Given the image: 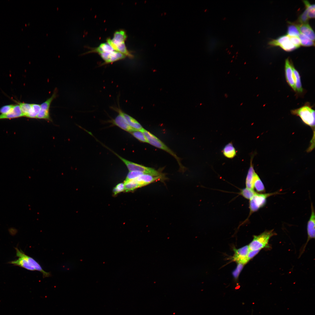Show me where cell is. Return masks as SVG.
Returning a JSON list of instances; mask_svg holds the SVG:
<instances>
[{
	"label": "cell",
	"instance_id": "5",
	"mask_svg": "<svg viewBox=\"0 0 315 315\" xmlns=\"http://www.w3.org/2000/svg\"><path fill=\"white\" fill-rule=\"evenodd\" d=\"M143 133L146 136L148 143L151 145L162 149L173 156L177 160L180 166H181L180 162L179 159L176 154L159 139L150 132L144 128L139 130Z\"/></svg>",
	"mask_w": 315,
	"mask_h": 315
},
{
	"label": "cell",
	"instance_id": "23",
	"mask_svg": "<svg viewBox=\"0 0 315 315\" xmlns=\"http://www.w3.org/2000/svg\"><path fill=\"white\" fill-rule=\"evenodd\" d=\"M253 186L254 189L255 188L258 192H265V189L264 185L256 173H255L254 178Z\"/></svg>",
	"mask_w": 315,
	"mask_h": 315
},
{
	"label": "cell",
	"instance_id": "10",
	"mask_svg": "<svg viewBox=\"0 0 315 315\" xmlns=\"http://www.w3.org/2000/svg\"><path fill=\"white\" fill-rule=\"evenodd\" d=\"M99 54L104 61V63L102 64L103 65L123 59L126 56L123 54L115 50L110 52H102Z\"/></svg>",
	"mask_w": 315,
	"mask_h": 315
},
{
	"label": "cell",
	"instance_id": "19",
	"mask_svg": "<svg viewBox=\"0 0 315 315\" xmlns=\"http://www.w3.org/2000/svg\"><path fill=\"white\" fill-rule=\"evenodd\" d=\"M114 50L108 44L103 43H101L98 47L97 48H91V50L86 52L83 54L92 52H96L99 54L102 52H110Z\"/></svg>",
	"mask_w": 315,
	"mask_h": 315
},
{
	"label": "cell",
	"instance_id": "34",
	"mask_svg": "<svg viewBox=\"0 0 315 315\" xmlns=\"http://www.w3.org/2000/svg\"><path fill=\"white\" fill-rule=\"evenodd\" d=\"M289 37L290 41L297 48L300 46L301 45L300 41L298 36H289Z\"/></svg>",
	"mask_w": 315,
	"mask_h": 315
},
{
	"label": "cell",
	"instance_id": "37",
	"mask_svg": "<svg viewBox=\"0 0 315 315\" xmlns=\"http://www.w3.org/2000/svg\"><path fill=\"white\" fill-rule=\"evenodd\" d=\"M260 250H249L247 255L249 261L255 256L259 252Z\"/></svg>",
	"mask_w": 315,
	"mask_h": 315
},
{
	"label": "cell",
	"instance_id": "9",
	"mask_svg": "<svg viewBox=\"0 0 315 315\" xmlns=\"http://www.w3.org/2000/svg\"><path fill=\"white\" fill-rule=\"evenodd\" d=\"M234 250L235 254L232 257L233 261L243 265L249 261L247 258L250 250L248 246L246 245L238 249H235Z\"/></svg>",
	"mask_w": 315,
	"mask_h": 315
},
{
	"label": "cell",
	"instance_id": "4",
	"mask_svg": "<svg viewBox=\"0 0 315 315\" xmlns=\"http://www.w3.org/2000/svg\"><path fill=\"white\" fill-rule=\"evenodd\" d=\"M278 193L279 192H277L265 194H259L257 192L250 200V215H251L252 213L256 211L264 206L268 197Z\"/></svg>",
	"mask_w": 315,
	"mask_h": 315
},
{
	"label": "cell",
	"instance_id": "24",
	"mask_svg": "<svg viewBox=\"0 0 315 315\" xmlns=\"http://www.w3.org/2000/svg\"><path fill=\"white\" fill-rule=\"evenodd\" d=\"M125 190L126 192L132 191L141 187L135 179L124 181Z\"/></svg>",
	"mask_w": 315,
	"mask_h": 315
},
{
	"label": "cell",
	"instance_id": "36",
	"mask_svg": "<svg viewBox=\"0 0 315 315\" xmlns=\"http://www.w3.org/2000/svg\"><path fill=\"white\" fill-rule=\"evenodd\" d=\"M243 264L238 263L237 267L232 272L233 275L235 278H237L239 275L243 267Z\"/></svg>",
	"mask_w": 315,
	"mask_h": 315
},
{
	"label": "cell",
	"instance_id": "22",
	"mask_svg": "<svg viewBox=\"0 0 315 315\" xmlns=\"http://www.w3.org/2000/svg\"><path fill=\"white\" fill-rule=\"evenodd\" d=\"M127 36L125 32L123 30H120L116 31L114 33L112 42L114 44L125 42Z\"/></svg>",
	"mask_w": 315,
	"mask_h": 315
},
{
	"label": "cell",
	"instance_id": "2",
	"mask_svg": "<svg viewBox=\"0 0 315 315\" xmlns=\"http://www.w3.org/2000/svg\"><path fill=\"white\" fill-rule=\"evenodd\" d=\"M293 115L300 117L304 123L314 130L315 111L309 103L291 111Z\"/></svg>",
	"mask_w": 315,
	"mask_h": 315
},
{
	"label": "cell",
	"instance_id": "11",
	"mask_svg": "<svg viewBox=\"0 0 315 315\" xmlns=\"http://www.w3.org/2000/svg\"><path fill=\"white\" fill-rule=\"evenodd\" d=\"M292 63L288 58L285 61V72L286 81L289 86L295 92L296 91L295 80L292 68Z\"/></svg>",
	"mask_w": 315,
	"mask_h": 315
},
{
	"label": "cell",
	"instance_id": "13",
	"mask_svg": "<svg viewBox=\"0 0 315 315\" xmlns=\"http://www.w3.org/2000/svg\"><path fill=\"white\" fill-rule=\"evenodd\" d=\"M311 207V214L307 226L308 239L307 243L310 239L315 238V215L314 208L312 203Z\"/></svg>",
	"mask_w": 315,
	"mask_h": 315
},
{
	"label": "cell",
	"instance_id": "32",
	"mask_svg": "<svg viewBox=\"0 0 315 315\" xmlns=\"http://www.w3.org/2000/svg\"><path fill=\"white\" fill-rule=\"evenodd\" d=\"M308 10L306 8L304 11L300 15L298 19V22L300 24L308 23L309 19L307 15Z\"/></svg>",
	"mask_w": 315,
	"mask_h": 315
},
{
	"label": "cell",
	"instance_id": "28",
	"mask_svg": "<svg viewBox=\"0 0 315 315\" xmlns=\"http://www.w3.org/2000/svg\"><path fill=\"white\" fill-rule=\"evenodd\" d=\"M32 109L31 111L27 117L30 118H36L41 109L40 105L36 104H32Z\"/></svg>",
	"mask_w": 315,
	"mask_h": 315
},
{
	"label": "cell",
	"instance_id": "8",
	"mask_svg": "<svg viewBox=\"0 0 315 315\" xmlns=\"http://www.w3.org/2000/svg\"><path fill=\"white\" fill-rule=\"evenodd\" d=\"M269 44L272 46H279L286 51H291L297 48L290 41L289 36L287 35L271 41Z\"/></svg>",
	"mask_w": 315,
	"mask_h": 315
},
{
	"label": "cell",
	"instance_id": "15",
	"mask_svg": "<svg viewBox=\"0 0 315 315\" xmlns=\"http://www.w3.org/2000/svg\"><path fill=\"white\" fill-rule=\"evenodd\" d=\"M112 109H116L118 111L124 118L128 125L132 128L136 130L139 131L143 128L141 125L135 119L124 113L120 108L112 107Z\"/></svg>",
	"mask_w": 315,
	"mask_h": 315
},
{
	"label": "cell",
	"instance_id": "12",
	"mask_svg": "<svg viewBox=\"0 0 315 315\" xmlns=\"http://www.w3.org/2000/svg\"><path fill=\"white\" fill-rule=\"evenodd\" d=\"M118 113V115L111 122L114 125L126 131L131 132L136 130L131 127L128 124L122 114L118 110L112 109Z\"/></svg>",
	"mask_w": 315,
	"mask_h": 315
},
{
	"label": "cell",
	"instance_id": "3",
	"mask_svg": "<svg viewBox=\"0 0 315 315\" xmlns=\"http://www.w3.org/2000/svg\"><path fill=\"white\" fill-rule=\"evenodd\" d=\"M276 233L273 230L265 231L258 235L253 236V239L248 246L251 250H260L265 248L268 247L270 238Z\"/></svg>",
	"mask_w": 315,
	"mask_h": 315
},
{
	"label": "cell",
	"instance_id": "31",
	"mask_svg": "<svg viewBox=\"0 0 315 315\" xmlns=\"http://www.w3.org/2000/svg\"><path fill=\"white\" fill-rule=\"evenodd\" d=\"M144 174H145L143 173V172L139 171H130L128 173L127 176L126 178L125 181H127L136 178L138 177L139 176Z\"/></svg>",
	"mask_w": 315,
	"mask_h": 315
},
{
	"label": "cell",
	"instance_id": "17",
	"mask_svg": "<svg viewBox=\"0 0 315 315\" xmlns=\"http://www.w3.org/2000/svg\"><path fill=\"white\" fill-rule=\"evenodd\" d=\"M253 157H251L250 161V167L248 170L246 179V188L254 190L253 181L254 176L256 173L252 164Z\"/></svg>",
	"mask_w": 315,
	"mask_h": 315
},
{
	"label": "cell",
	"instance_id": "26",
	"mask_svg": "<svg viewBox=\"0 0 315 315\" xmlns=\"http://www.w3.org/2000/svg\"><path fill=\"white\" fill-rule=\"evenodd\" d=\"M287 29V35L290 36H298L300 33L295 23H290Z\"/></svg>",
	"mask_w": 315,
	"mask_h": 315
},
{
	"label": "cell",
	"instance_id": "29",
	"mask_svg": "<svg viewBox=\"0 0 315 315\" xmlns=\"http://www.w3.org/2000/svg\"><path fill=\"white\" fill-rule=\"evenodd\" d=\"M256 193L254 190L246 188L241 190L240 194L245 198L250 200Z\"/></svg>",
	"mask_w": 315,
	"mask_h": 315
},
{
	"label": "cell",
	"instance_id": "1",
	"mask_svg": "<svg viewBox=\"0 0 315 315\" xmlns=\"http://www.w3.org/2000/svg\"><path fill=\"white\" fill-rule=\"evenodd\" d=\"M16 256L18 258L10 261L8 263L23 268L31 271H37L41 272L43 278L50 276L51 274L49 272L45 271L39 263L32 258L25 254L21 249L15 248Z\"/></svg>",
	"mask_w": 315,
	"mask_h": 315
},
{
	"label": "cell",
	"instance_id": "30",
	"mask_svg": "<svg viewBox=\"0 0 315 315\" xmlns=\"http://www.w3.org/2000/svg\"><path fill=\"white\" fill-rule=\"evenodd\" d=\"M130 133L135 138L140 141L148 143L143 133L139 131L135 130Z\"/></svg>",
	"mask_w": 315,
	"mask_h": 315
},
{
	"label": "cell",
	"instance_id": "18",
	"mask_svg": "<svg viewBox=\"0 0 315 315\" xmlns=\"http://www.w3.org/2000/svg\"><path fill=\"white\" fill-rule=\"evenodd\" d=\"M160 176H155L147 174L142 175L135 178L140 187L144 186L158 179Z\"/></svg>",
	"mask_w": 315,
	"mask_h": 315
},
{
	"label": "cell",
	"instance_id": "14",
	"mask_svg": "<svg viewBox=\"0 0 315 315\" xmlns=\"http://www.w3.org/2000/svg\"><path fill=\"white\" fill-rule=\"evenodd\" d=\"M301 34L306 36L314 42V32L309 25L308 23H295Z\"/></svg>",
	"mask_w": 315,
	"mask_h": 315
},
{
	"label": "cell",
	"instance_id": "16",
	"mask_svg": "<svg viewBox=\"0 0 315 315\" xmlns=\"http://www.w3.org/2000/svg\"><path fill=\"white\" fill-rule=\"evenodd\" d=\"M23 115L18 104L14 105L12 110L6 114L0 115V119H10L23 117Z\"/></svg>",
	"mask_w": 315,
	"mask_h": 315
},
{
	"label": "cell",
	"instance_id": "38",
	"mask_svg": "<svg viewBox=\"0 0 315 315\" xmlns=\"http://www.w3.org/2000/svg\"><path fill=\"white\" fill-rule=\"evenodd\" d=\"M307 15L309 18H314L315 17V9L308 11Z\"/></svg>",
	"mask_w": 315,
	"mask_h": 315
},
{
	"label": "cell",
	"instance_id": "25",
	"mask_svg": "<svg viewBox=\"0 0 315 315\" xmlns=\"http://www.w3.org/2000/svg\"><path fill=\"white\" fill-rule=\"evenodd\" d=\"M24 117H27L32 109V104L24 102H18Z\"/></svg>",
	"mask_w": 315,
	"mask_h": 315
},
{
	"label": "cell",
	"instance_id": "27",
	"mask_svg": "<svg viewBox=\"0 0 315 315\" xmlns=\"http://www.w3.org/2000/svg\"><path fill=\"white\" fill-rule=\"evenodd\" d=\"M301 45L304 46H310L314 45V42L303 34L300 33L298 36Z\"/></svg>",
	"mask_w": 315,
	"mask_h": 315
},
{
	"label": "cell",
	"instance_id": "7",
	"mask_svg": "<svg viewBox=\"0 0 315 315\" xmlns=\"http://www.w3.org/2000/svg\"><path fill=\"white\" fill-rule=\"evenodd\" d=\"M57 90L55 89L51 96L40 104L41 109L36 118L51 121L49 110L50 105L53 100L57 96Z\"/></svg>",
	"mask_w": 315,
	"mask_h": 315
},
{
	"label": "cell",
	"instance_id": "20",
	"mask_svg": "<svg viewBox=\"0 0 315 315\" xmlns=\"http://www.w3.org/2000/svg\"><path fill=\"white\" fill-rule=\"evenodd\" d=\"M222 152L223 155L227 158L231 159L236 155V150L232 142L227 144L223 148Z\"/></svg>",
	"mask_w": 315,
	"mask_h": 315
},
{
	"label": "cell",
	"instance_id": "21",
	"mask_svg": "<svg viewBox=\"0 0 315 315\" xmlns=\"http://www.w3.org/2000/svg\"><path fill=\"white\" fill-rule=\"evenodd\" d=\"M292 68L295 80V92L299 94L302 93L303 92V89L302 87L300 74L295 68L293 64Z\"/></svg>",
	"mask_w": 315,
	"mask_h": 315
},
{
	"label": "cell",
	"instance_id": "35",
	"mask_svg": "<svg viewBox=\"0 0 315 315\" xmlns=\"http://www.w3.org/2000/svg\"><path fill=\"white\" fill-rule=\"evenodd\" d=\"M125 190V185L123 183H120L116 186L114 188L113 191L114 195H115Z\"/></svg>",
	"mask_w": 315,
	"mask_h": 315
},
{
	"label": "cell",
	"instance_id": "6",
	"mask_svg": "<svg viewBox=\"0 0 315 315\" xmlns=\"http://www.w3.org/2000/svg\"><path fill=\"white\" fill-rule=\"evenodd\" d=\"M116 155L124 162L130 171L140 172L145 174H149L155 176H161V174L159 172L153 168L145 167L130 161L118 155Z\"/></svg>",
	"mask_w": 315,
	"mask_h": 315
},
{
	"label": "cell",
	"instance_id": "33",
	"mask_svg": "<svg viewBox=\"0 0 315 315\" xmlns=\"http://www.w3.org/2000/svg\"><path fill=\"white\" fill-rule=\"evenodd\" d=\"M14 105H5L0 108V113L1 114H6L10 112L13 109Z\"/></svg>",
	"mask_w": 315,
	"mask_h": 315
}]
</instances>
